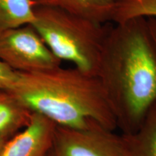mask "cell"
I'll return each mask as SVG.
<instances>
[{"label":"cell","mask_w":156,"mask_h":156,"mask_svg":"<svg viewBox=\"0 0 156 156\" xmlns=\"http://www.w3.org/2000/svg\"><path fill=\"white\" fill-rule=\"evenodd\" d=\"M97 76L121 134L136 131L156 103V46L147 18L112 25Z\"/></svg>","instance_id":"cell-1"},{"label":"cell","mask_w":156,"mask_h":156,"mask_svg":"<svg viewBox=\"0 0 156 156\" xmlns=\"http://www.w3.org/2000/svg\"><path fill=\"white\" fill-rule=\"evenodd\" d=\"M8 91L30 112L57 126L118 129L99 78L75 67L17 72L16 81Z\"/></svg>","instance_id":"cell-2"},{"label":"cell","mask_w":156,"mask_h":156,"mask_svg":"<svg viewBox=\"0 0 156 156\" xmlns=\"http://www.w3.org/2000/svg\"><path fill=\"white\" fill-rule=\"evenodd\" d=\"M34 12L32 25L52 53L97 76L112 23H101L51 6H35Z\"/></svg>","instance_id":"cell-3"},{"label":"cell","mask_w":156,"mask_h":156,"mask_svg":"<svg viewBox=\"0 0 156 156\" xmlns=\"http://www.w3.org/2000/svg\"><path fill=\"white\" fill-rule=\"evenodd\" d=\"M0 61L17 72H37L61 66L32 25L0 30Z\"/></svg>","instance_id":"cell-4"},{"label":"cell","mask_w":156,"mask_h":156,"mask_svg":"<svg viewBox=\"0 0 156 156\" xmlns=\"http://www.w3.org/2000/svg\"><path fill=\"white\" fill-rule=\"evenodd\" d=\"M47 156H128L122 134L101 128L56 125Z\"/></svg>","instance_id":"cell-5"},{"label":"cell","mask_w":156,"mask_h":156,"mask_svg":"<svg viewBox=\"0 0 156 156\" xmlns=\"http://www.w3.org/2000/svg\"><path fill=\"white\" fill-rule=\"evenodd\" d=\"M56 124L33 112L29 124L7 140L0 156H47Z\"/></svg>","instance_id":"cell-6"},{"label":"cell","mask_w":156,"mask_h":156,"mask_svg":"<svg viewBox=\"0 0 156 156\" xmlns=\"http://www.w3.org/2000/svg\"><path fill=\"white\" fill-rule=\"evenodd\" d=\"M35 5L51 6L101 23H112L116 0H32Z\"/></svg>","instance_id":"cell-7"},{"label":"cell","mask_w":156,"mask_h":156,"mask_svg":"<svg viewBox=\"0 0 156 156\" xmlns=\"http://www.w3.org/2000/svg\"><path fill=\"white\" fill-rule=\"evenodd\" d=\"M33 112L8 90H0V137L10 139L30 122Z\"/></svg>","instance_id":"cell-8"},{"label":"cell","mask_w":156,"mask_h":156,"mask_svg":"<svg viewBox=\"0 0 156 156\" xmlns=\"http://www.w3.org/2000/svg\"><path fill=\"white\" fill-rule=\"evenodd\" d=\"M122 134L128 156H156V103L136 131Z\"/></svg>","instance_id":"cell-9"},{"label":"cell","mask_w":156,"mask_h":156,"mask_svg":"<svg viewBox=\"0 0 156 156\" xmlns=\"http://www.w3.org/2000/svg\"><path fill=\"white\" fill-rule=\"evenodd\" d=\"M35 6L32 0H0V30L32 25Z\"/></svg>","instance_id":"cell-10"},{"label":"cell","mask_w":156,"mask_h":156,"mask_svg":"<svg viewBox=\"0 0 156 156\" xmlns=\"http://www.w3.org/2000/svg\"><path fill=\"white\" fill-rule=\"evenodd\" d=\"M140 17L156 18V0H116L112 22L119 23Z\"/></svg>","instance_id":"cell-11"},{"label":"cell","mask_w":156,"mask_h":156,"mask_svg":"<svg viewBox=\"0 0 156 156\" xmlns=\"http://www.w3.org/2000/svg\"><path fill=\"white\" fill-rule=\"evenodd\" d=\"M17 77V72L0 61V90H9Z\"/></svg>","instance_id":"cell-12"},{"label":"cell","mask_w":156,"mask_h":156,"mask_svg":"<svg viewBox=\"0 0 156 156\" xmlns=\"http://www.w3.org/2000/svg\"><path fill=\"white\" fill-rule=\"evenodd\" d=\"M147 20L151 36L153 37L156 46V18L155 17H148L147 18Z\"/></svg>","instance_id":"cell-13"},{"label":"cell","mask_w":156,"mask_h":156,"mask_svg":"<svg viewBox=\"0 0 156 156\" xmlns=\"http://www.w3.org/2000/svg\"><path fill=\"white\" fill-rule=\"evenodd\" d=\"M7 139H5V138H1L0 137V154H1L2 151V149L4 146L6 144V142H7Z\"/></svg>","instance_id":"cell-14"}]
</instances>
